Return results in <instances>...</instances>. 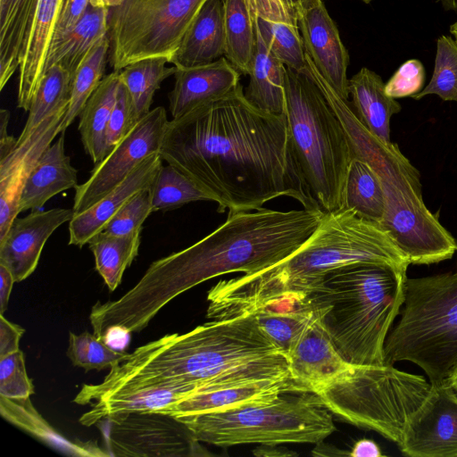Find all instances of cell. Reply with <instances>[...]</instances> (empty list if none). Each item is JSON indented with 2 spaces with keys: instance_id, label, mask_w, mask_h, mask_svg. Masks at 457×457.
<instances>
[{
  "instance_id": "cell-12",
  "label": "cell",
  "mask_w": 457,
  "mask_h": 457,
  "mask_svg": "<svg viewBox=\"0 0 457 457\" xmlns=\"http://www.w3.org/2000/svg\"><path fill=\"white\" fill-rule=\"evenodd\" d=\"M111 455L136 457L210 456L192 431L178 419L155 411L105 419Z\"/></svg>"
},
{
  "instance_id": "cell-44",
  "label": "cell",
  "mask_w": 457,
  "mask_h": 457,
  "mask_svg": "<svg viewBox=\"0 0 457 457\" xmlns=\"http://www.w3.org/2000/svg\"><path fill=\"white\" fill-rule=\"evenodd\" d=\"M34 394L24 354L21 350L0 359V395L12 399H27Z\"/></svg>"
},
{
  "instance_id": "cell-40",
  "label": "cell",
  "mask_w": 457,
  "mask_h": 457,
  "mask_svg": "<svg viewBox=\"0 0 457 457\" xmlns=\"http://www.w3.org/2000/svg\"><path fill=\"white\" fill-rule=\"evenodd\" d=\"M255 29L270 53L286 67L297 71L305 68V51L298 25L256 18Z\"/></svg>"
},
{
  "instance_id": "cell-51",
  "label": "cell",
  "mask_w": 457,
  "mask_h": 457,
  "mask_svg": "<svg viewBox=\"0 0 457 457\" xmlns=\"http://www.w3.org/2000/svg\"><path fill=\"white\" fill-rule=\"evenodd\" d=\"M291 19L298 24L303 14L323 0H280Z\"/></svg>"
},
{
  "instance_id": "cell-17",
  "label": "cell",
  "mask_w": 457,
  "mask_h": 457,
  "mask_svg": "<svg viewBox=\"0 0 457 457\" xmlns=\"http://www.w3.org/2000/svg\"><path fill=\"white\" fill-rule=\"evenodd\" d=\"M73 209L32 210L23 218H15L0 239V264L21 282L36 270L42 250L50 236L74 216Z\"/></svg>"
},
{
  "instance_id": "cell-28",
  "label": "cell",
  "mask_w": 457,
  "mask_h": 457,
  "mask_svg": "<svg viewBox=\"0 0 457 457\" xmlns=\"http://www.w3.org/2000/svg\"><path fill=\"white\" fill-rule=\"evenodd\" d=\"M348 91L359 120L382 141L392 143L390 120L402 107L386 93L381 77L368 68H361L349 79Z\"/></svg>"
},
{
  "instance_id": "cell-49",
  "label": "cell",
  "mask_w": 457,
  "mask_h": 457,
  "mask_svg": "<svg viewBox=\"0 0 457 457\" xmlns=\"http://www.w3.org/2000/svg\"><path fill=\"white\" fill-rule=\"evenodd\" d=\"M23 333V328L0 314V359L20 350L19 343Z\"/></svg>"
},
{
  "instance_id": "cell-50",
  "label": "cell",
  "mask_w": 457,
  "mask_h": 457,
  "mask_svg": "<svg viewBox=\"0 0 457 457\" xmlns=\"http://www.w3.org/2000/svg\"><path fill=\"white\" fill-rule=\"evenodd\" d=\"M10 120V112L0 110V158L7 155L15 146L18 137L8 134L7 128Z\"/></svg>"
},
{
  "instance_id": "cell-46",
  "label": "cell",
  "mask_w": 457,
  "mask_h": 457,
  "mask_svg": "<svg viewBox=\"0 0 457 457\" xmlns=\"http://www.w3.org/2000/svg\"><path fill=\"white\" fill-rule=\"evenodd\" d=\"M425 69L416 59L403 62L385 84L386 93L393 98L412 97L423 89Z\"/></svg>"
},
{
  "instance_id": "cell-52",
  "label": "cell",
  "mask_w": 457,
  "mask_h": 457,
  "mask_svg": "<svg viewBox=\"0 0 457 457\" xmlns=\"http://www.w3.org/2000/svg\"><path fill=\"white\" fill-rule=\"evenodd\" d=\"M348 456L382 457L384 454L375 441L368 438H361L354 443L351 450L348 452Z\"/></svg>"
},
{
  "instance_id": "cell-14",
  "label": "cell",
  "mask_w": 457,
  "mask_h": 457,
  "mask_svg": "<svg viewBox=\"0 0 457 457\" xmlns=\"http://www.w3.org/2000/svg\"><path fill=\"white\" fill-rule=\"evenodd\" d=\"M303 72L314 80L340 120L350 144L353 159L369 163L382 181L422 193L419 170L402 154L398 145L393 142L386 143L372 134L359 120L347 100L341 98L319 73L306 54Z\"/></svg>"
},
{
  "instance_id": "cell-4",
  "label": "cell",
  "mask_w": 457,
  "mask_h": 457,
  "mask_svg": "<svg viewBox=\"0 0 457 457\" xmlns=\"http://www.w3.org/2000/svg\"><path fill=\"white\" fill-rule=\"evenodd\" d=\"M407 270L410 262L379 224L349 209L326 212L313 234L291 256L262 271L220 280L207 295L215 319L252 312L286 295L309 294L330 272L355 263Z\"/></svg>"
},
{
  "instance_id": "cell-53",
  "label": "cell",
  "mask_w": 457,
  "mask_h": 457,
  "mask_svg": "<svg viewBox=\"0 0 457 457\" xmlns=\"http://www.w3.org/2000/svg\"><path fill=\"white\" fill-rule=\"evenodd\" d=\"M15 279L12 272L0 264V314L7 310L9 298Z\"/></svg>"
},
{
  "instance_id": "cell-13",
  "label": "cell",
  "mask_w": 457,
  "mask_h": 457,
  "mask_svg": "<svg viewBox=\"0 0 457 457\" xmlns=\"http://www.w3.org/2000/svg\"><path fill=\"white\" fill-rule=\"evenodd\" d=\"M162 106L152 109L96 164L89 178L75 187L72 209L80 213L117 187L143 160L159 153L168 125ZM74 214V215H75Z\"/></svg>"
},
{
  "instance_id": "cell-32",
  "label": "cell",
  "mask_w": 457,
  "mask_h": 457,
  "mask_svg": "<svg viewBox=\"0 0 457 457\" xmlns=\"http://www.w3.org/2000/svg\"><path fill=\"white\" fill-rule=\"evenodd\" d=\"M37 0H0V90L19 70Z\"/></svg>"
},
{
  "instance_id": "cell-54",
  "label": "cell",
  "mask_w": 457,
  "mask_h": 457,
  "mask_svg": "<svg viewBox=\"0 0 457 457\" xmlns=\"http://www.w3.org/2000/svg\"><path fill=\"white\" fill-rule=\"evenodd\" d=\"M253 454L258 457H290L297 455L296 453L288 450L282 445H259L253 449Z\"/></svg>"
},
{
  "instance_id": "cell-21",
  "label": "cell",
  "mask_w": 457,
  "mask_h": 457,
  "mask_svg": "<svg viewBox=\"0 0 457 457\" xmlns=\"http://www.w3.org/2000/svg\"><path fill=\"white\" fill-rule=\"evenodd\" d=\"M287 361L293 378L317 395L353 366L337 350L318 319L299 340Z\"/></svg>"
},
{
  "instance_id": "cell-20",
  "label": "cell",
  "mask_w": 457,
  "mask_h": 457,
  "mask_svg": "<svg viewBox=\"0 0 457 457\" xmlns=\"http://www.w3.org/2000/svg\"><path fill=\"white\" fill-rule=\"evenodd\" d=\"M162 159L159 153L143 160L117 187L69 221V245L82 247L103 231L108 221L136 194L149 189Z\"/></svg>"
},
{
  "instance_id": "cell-2",
  "label": "cell",
  "mask_w": 457,
  "mask_h": 457,
  "mask_svg": "<svg viewBox=\"0 0 457 457\" xmlns=\"http://www.w3.org/2000/svg\"><path fill=\"white\" fill-rule=\"evenodd\" d=\"M325 212L318 209L267 208L228 214L224 223L194 245L152 262L140 280L120 298L91 310L94 334L103 338L112 327L144 329L170 301L215 277L253 274L295 253L313 234Z\"/></svg>"
},
{
  "instance_id": "cell-59",
  "label": "cell",
  "mask_w": 457,
  "mask_h": 457,
  "mask_svg": "<svg viewBox=\"0 0 457 457\" xmlns=\"http://www.w3.org/2000/svg\"><path fill=\"white\" fill-rule=\"evenodd\" d=\"M450 32L453 36H454L455 41L457 43V21L450 27Z\"/></svg>"
},
{
  "instance_id": "cell-33",
  "label": "cell",
  "mask_w": 457,
  "mask_h": 457,
  "mask_svg": "<svg viewBox=\"0 0 457 457\" xmlns=\"http://www.w3.org/2000/svg\"><path fill=\"white\" fill-rule=\"evenodd\" d=\"M385 206L386 196L381 178L369 163L353 158L345 181L343 208L379 224Z\"/></svg>"
},
{
  "instance_id": "cell-18",
  "label": "cell",
  "mask_w": 457,
  "mask_h": 457,
  "mask_svg": "<svg viewBox=\"0 0 457 457\" xmlns=\"http://www.w3.org/2000/svg\"><path fill=\"white\" fill-rule=\"evenodd\" d=\"M305 54L319 73L344 100H348L349 54L324 3L306 12L298 21Z\"/></svg>"
},
{
  "instance_id": "cell-47",
  "label": "cell",
  "mask_w": 457,
  "mask_h": 457,
  "mask_svg": "<svg viewBox=\"0 0 457 457\" xmlns=\"http://www.w3.org/2000/svg\"><path fill=\"white\" fill-rule=\"evenodd\" d=\"M89 5L90 0H63L49 49L58 46L67 37L82 19Z\"/></svg>"
},
{
  "instance_id": "cell-39",
  "label": "cell",
  "mask_w": 457,
  "mask_h": 457,
  "mask_svg": "<svg viewBox=\"0 0 457 457\" xmlns=\"http://www.w3.org/2000/svg\"><path fill=\"white\" fill-rule=\"evenodd\" d=\"M109 53L110 39L106 36L89 52L75 71L62 133L79 116L86 103L104 78Z\"/></svg>"
},
{
  "instance_id": "cell-9",
  "label": "cell",
  "mask_w": 457,
  "mask_h": 457,
  "mask_svg": "<svg viewBox=\"0 0 457 457\" xmlns=\"http://www.w3.org/2000/svg\"><path fill=\"white\" fill-rule=\"evenodd\" d=\"M430 388L424 377L394 365H353L318 395L333 415L398 445Z\"/></svg>"
},
{
  "instance_id": "cell-58",
  "label": "cell",
  "mask_w": 457,
  "mask_h": 457,
  "mask_svg": "<svg viewBox=\"0 0 457 457\" xmlns=\"http://www.w3.org/2000/svg\"><path fill=\"white\" fill-rule=\"evenodd\" d=\"M447 382L453 387L457 392V368L453 370L451 376L448 378Z\"/></svg>"
},
{
  "instance_id": "cell-48",
  "label": "cell",
  "mask_w": 457,
  "mask_h": 457,
  "mask_svg": "<svg viewBox=\"0 0 457 457\" xmlns=\"http://www.w3.org/2000/svg\"><path fill=\"white\" fill-rule=\"evenodd\" d=\"M250 13L255 21L256 18H263L272 21L295 23L285 10L280 0H245Z\"/></svg>"
},
{
  "instance_id": "cell-35",
  "label": "cell",
  "mask_w": 457,
  "mask_h": 457,
  "mask_svg": "<svg viewBox=\"0 0 457 457\" xmlns=\"http://www.w3.org/2000/svg\"><path fill=\"white\" fill-rule=\"evenodd\" d=\"M141 231L125 236H112L101 231L88 242L94 254L96 269L110 291L120 284L125 270L138 253Z\"/></svg>"
},
{
  "instance_id": "cell-19",
  "label": "cell",
  "mask_w": 457,
  "mask_h": 457,
  "mask_svg": "<svg viewBox=\"0 0 457 457\" xmlns=\"http://www.w3.org/2000/svg\"><path fill=\"white\" fill-rule=\"evenodd\" d=\"M285 391L308 390L293 378L261 379L213 390L199 391L155 411L175 418L224 411L245 406L270 403Z\"/></svg>"
},
{
  "instance_id": "cell-11",
  "label": "cell",
  "mask_w": 457,
  "mask_h": 457,
  "mask_svg": "<svg viewBox=\"0 0 457 457\" xmlns=\"http://www.w3.org/2000/svg\"><path fill=\"white\" fill-rule=\"evenodd\" d=\"M386 206L380 227L410 264H433L451 259L457 242L427 208L422 193L382 181Z\"/></svg>"
},
{
  "instance_id": "cell-55",
  "label": "cell",
  "mask_w": 457,
  "mask_h": 457,
  "mask_svg": "<svg viewBox=\"0 0 457 457\" xmlns=\"http://www.w3.org/2000/svg\"><path fill=\"white\" fill-rule=\"evenodd\" d=\"M312 454L313 456H348V452H344L334 445H326L323 441H320L316 444Z\"/></svg>"
},
{
  "instance_id": "cell-15",
  "label": "cell",
  "mask_w": 457,
  "mask_h": 457,
  "mask_svg": "<svg viewBox=\"0 0 457 457\" xmlns=\"http://www.w3.org/2000/svg\"><path fill=\"white\" fill-rule=\"evenodd\" d=\"M397 445L406 456L457 457V392L447 380L431 384Z\"/></svg>"
},
{
  "instance_id": "cell-6",
  "label": "cell",
  "mask_w": 457,
  "mask_h": 457,
  "mask_svg": "<svg viewBox=\"0 0 457 457\" xmlns=\"http://www.w3.org/2000/svg\"><path fill=\"white\" fill-rule=\"evenodd\" d=\"M285 115L291 148L313 204L341 210L352 150L345 131L314 80L287 68Z\"/></svg>"
},
{
  "instance_id": "cell-60",
  "label": "cell",
  "mask_w": 457,
  "mask_h": 457,
  "mask_svg": "<svg viewBox=\"0 0 457 457\" xmlns=\"http://www.w3.org/2000/svg\"><path fill=\"white\" fill-rule=\"evenodd\" d=\"M361 1L364 2L365 4H370L373 0H361Z\"/></svg>"
},
{
  "instance_id": "cell-10",
  "label": "cell",
  "mask_w": 457,
  "mask_h": 457,
  "mask_svg": "<svg viewBox=\"0 0 457 457\" xmlns=\"http://www.w3.org/2000/svg\"><path fill=\"white\" fill-rule=\"evenodd\" d=\"M208 0H124L109 9L110 64L113 71L152 57L170 62Z\"/></svg>"
},
{
  "instance_id": "cell-26",
  "label": "cell",
  "mask_w": 457,
  "mask_h": 457,
  "mask_svg": "<svg viewBox=\"0 0 457 457\" xmlns=\"http://www.w3.org/2000/svg\"><path fill=\"white\" fill-rule=\"evenodd\" d=\"M52 143L39 158L22 190L19 212L41 210L54 195L76 187L78 170L65 153L64 132Z\"/></svg>"
},
{
  "instance_id": "cell-22",
  "label": "cell",
  "mask_w": 457,
  "mask_h": 457,
  "mask_svg": "<svg viewBox=\"0 0 457 457\" xmlns=\"http://www.w3.org/2000/svg\"><path fill=\"white\" fill-rule=\"evenodd\" d=\"M240 75L224 56L209 64L177 68L169 94L172 119L227 95L240 84Z\"/></svg>"
},
{
  "instance_id": "cell-37",
  "label": "cell",
  "mask_w": 457,
  "mask_h": 457,
  "mask_svg": "<svg viewBox=\"0 0 457 457\" xmlns=\"http://www.w3.org/2000/svg\"><path fill=\"white\" fill-rule=\"evenodd\" d=\"M72 75L61 64L49 67L30 103L29 115L19 137H25L46 119L68 106Z\"/></svg>"
},
{
  "instance_id": "cell-3",
  "label": "cell",
  "mask_w": 457,
  "mask_h": 457,
  "mask_svg": "<svg viewBox=\"0 0 457 457\" xmlns=\"http://www.w3.org/2000/svg\"><path fill=\"white\" fill-rule=\"evenodd\" d=\"M283 378H293L288 361L262 332L251 312L141 345L111 368L104 382L112 390L178 383H196L213 390Z\"/></svg>"
},
{
  "instance_id": "cell-5",
  "label": "cell",
  "mask_w": 457,
  "mask_h": 457,
  "mask_svg": "<svg viewBox=\"0 0 457 457\" xmlns=\"http://www.w3.org/2000/svg\"><path fill=\"white\" fill-rule=\"evenodd\" d=\"M406 271L351 264L328 273L309 293L319 323L348 362L385 364V342L404 303Z\"/></svg>"
},
{
  "instance_id": "cell-45",
  "label": "cell",
  "mask_w": 457,
  "mask_h": 457,
  "mask_svg": "<svg viewBox=\"0 0 457 457\" xmlns=\"http://www.w3.org/2000/svg\"><path fill=\"white\" fill-rule=\"evenodd\" d=\"M137 121L129 91L120 81L106 132L109 152L131 130Z\"/></svg>"
},
{
  "instance_id": "cell-56",
  "label": "cell",
  "mask_w": 457,
  "mask_h": 457,
  "mask_svg": "<svg viewBox=\"0 0 457 457\" xmlns=\"http://www.w3.org/2000/svg\"><path fill=\"white\" fill-rule=\"evenodd\" d=\"M124 0H90V4L96 7L112 9L120 5Z\"/></svg>"
},
{
  "instance_id": "cell-16",
  "label": "cell",
  "mask_w": 457,
  "mask_h": 457,
  "mask_svg": "<svg viewBox=\"0 0 457 457\" xmlns=\"http://www.w3.org/2000/svg\"><path fill=\"white\" fill-rule=\"evenodd\" d=\"M67 108L46 119L25 137H18L13 149L0 158V239L20 213L22 190L39 158L62 133Z\"/></svg>"
},
{
  "instance_id": "cell-25",
  "label": "cell",
  "mask_w": 457,
  "mask_h": 457,
  "mask_svg": "<svg viewBox=\"0 0 457 457\" xmlns=\"http://www.w3.org/2000/svg\"><path fill=\"white\" fill-rule=\"evenodd\" d=\"M206 388L196 383H178L169 386H137L101 395L85 412L79 422L92 426L120 414L157 411Z\"/></svg>"
},
{
  "instance_id": "cell-41",
  "label": "cell",
  "mask_w": 457,
  "mask_h": 457,
  "mask_svg": "<svg viewBox=\"0 0 457 457\" xmlns=\"http://www.w3.org/2000/svg\"><path fill=\"white\" fill-rule=\"evenodd\" d=\"M129 353L117 350L95 334L85 331L79 335L70 332L67 356L74 366L102 370L112 368L129 356Z\"/></svg>"
},
{
  "instance_id": "cell-36",
  "label": "cell",
  "mask_w": 457,
  "mask_h": 457,
  "mask_svg": "<svg viewBox=\"0 0 457 457\" xmlns=\"http://www.w3.org/2000/svg\"><path fill=\"white\" fill-rule=\"evenodd\" d=\"M167 62L164 57L145 58L120 70V81L129 91L138 120L151 111L154 93L162 82L176 72L177 68L167 67Z\"/></svg>"
},
{
  "instance_id": "cell-29",
  "label": "cell",
  "mask_w": 457,
  "mask_h": 457,
  "mask_svg": "<svg viewBox=\"0 0 457 457\" xmlns=\"http://www.w3.org/2000/svg\"><path fill=\"white\" fill-rule=\"evenodd\" d=\"M120 71L104 76L79 114V131L85 152L94 165L109 153L106 132L116 100Z\"/></svg>"
},
{
  "instance_id": "cell-7",
  "label": "cell",
  "mask_w": 457,
  "mask_h": 457,
  "mask_svg": "<svg viewBox=\"0 0 457 457\" xmlns=\"http://www.w3.org/2000/svg\"><path fill=\"white\" fill-rule=\"evenodd\" d=\"M403 308L385 342V364L411 361L431 384L457 368V272L406 278Z\"/></svg>"
},
{
  "instance_id": "cell-27",
  "label": "cell",
  "mask_w": 457,
  "mask_h": 457,
  "mask_svg": "<svg viewBox=\"0 0 457 457\" xmlns=\"http://www.w3.org/2000/svg\"><path fill=\"white\" fill-rule=\"evenodd\" d=\"M225 54L224 0H208L170 60L176 68L209 64Z\"/></svg>"
},
{
  "instance_id": "cell-23",
  "label": "cell",
  "mask_w": 457,
  "mask_h": 457,
  "mask_svg": "<svg viewBox=\"0 0 457 457\" xmlns=\"http://www.w3.org/2000/svg\"><path fill=\"white\" fill-rule=\"evenodd\" d=\"M63 0H37L21 49L17 106L28 112L45 74L48 49Z\"/></svg>"
},
{
  "instance_id": "cell-57",
  "label": "cell",
  "mask_w": 457,
  "mask_h": 457,
  "mask_svg": "<svg viewBox=\"0 0 457 457\" xmlns=\"http://www.w3.org/2000/svg\"><path fill=\"white\" fill-rule=\"evenodd\" d=\"M440 2L445 10H457V0H440Z\"/></svg>"
},
{
  "instance_id": "cell-42",
  "label": "cell",
  "mask_w": 457,
  "mask_h": 457,
  "mask_svg": "<svg viewBox=\"0 0 457 457\" xmlns=\"http://www.w3.org/2000/svg\"><path fill=\"white\" fill-rule=\"evenodd\" d=\"M428 95H436L444 101L457 102V43L451 37L443 35L438 37L432 78L412 98L420 100Z\"/></svg>"
},
{
  "instance_id": "cell-24",
  "label": "cell",
  "mask_w": 457,
  "mask_h": 457,
  "mask_svg": "<svg viewBox=\"0 0 457 457\" xmlns=\"http://www.w3.org/2000/svg\"><path fill=\"white\" fill-rule=\"evenodd\" d=\"M252 313L262 332L287 359L318 319L309 294L279 296L262 304Z\"/></svg>"
},
{
  "instance_id": "cell-1",
  "label": "cell",
  "mask_w": 457,
  "mask_h": 457,
  "mask_svg": "<svg viewBox=\"0 0 457 457\" xmlns=\"http://www.w3.org/2000/svg\"><path fill=\"white\" fill-rule=\"evenodd\" d=\"M159 154L207 191L219 212L259 210L281 196L318 209L295 159L286 115L253 105L241 84L169 120Z\"/></svg>"
},
{
  "instance_id": "cell-43",
  "label": "cell",
  "mask_w": 457,
  "mask_h": 457,
  "mask_svg": "<svg viewBox=\"0 0 457 457\" xmlns=\"http://www.w3.org/2000/svg\"><path fill=\"white\" fill-rule=\"evenodd\" d=\"M153 212L149 189L142 190L130 198L108 221L103 231L112 236H125L142 229L146 218Z\"/></svg>"
},
{
  "instance_id": "cell-34",
  "label": "cell",
  "mask_w": 457,
  "mask_h": 457,
  "mask_svg": "<svg viewBox=\"0 0 457 457\" xmlns=\"http://www.w3.org/2000/svg\"><path fill=\"white\" fill-rule=\"evenodd\" d=\"M225 54L228 62L248 75L256 47V29L245 0H224Z\"/></svg>"
},
{
  "instance_id": "cell-31",
  "label": "cell",
  "mask_w": 457,
  "mask_h": 457,
  "mask_svg": "<svg viewBox=\"0 0 457 457\" xmlns=\"http://www.w3.org/2000/svg\"><path fill=\"white\" fill-rule=\"evenodd\" d=\"M108 32L109 9L90 4L67 37L61 44L48 50L45 72L49 67L61 64L73 77L89 52L108 36Z\"/></svg>"
},
{
  "instance_id": "cell-8",
  "label": "cell",
  "mask_w": 457,
  "mask_h": 457,
  "mask_svg": "<svg viewBox=\"0 0 457 457\" xmlns=\"http://www.w3.org/2000/svg\"><path fill=\"white\" fill-rule=\"evenodd\" d=\"M176 419L198 441L220 447L316 445L336 430L333 414L317 394L309 391H285L270 403Z\"/></svg>"
},
{
  "instance_id": "cell-38",
  "label": "cell",
  "mask_w": 457,
  "mask_h": 457,
  "mask_svg": "<svg viewBox=\"0 0 457 457\" xmlns=\"http://www.w3.org/2000/svg\"><path fill=\"white\" fill-rule=\"evenodd\" d=\"M149 194L153 212L172 211L192 202H214L207 191L168 163L160 168Z\"/></svg>"
},
{
  "instance_id": "cell-30",
  "label": "cell",
  "mask_w": 457,
  "mask_h": 457,
  "mask_svg": "<svg viewBox=\"0 0 457 457\" xmlns=\"http://www.w3.org/2000/svg\"><path fill=\"white\" fill-rule=\"evenodd\" d=\"M286 71L285 64L270 53L256 30L255 53L245 92L246 99L264 112L285 114Z\"/></svg>"
}]
</instances>
